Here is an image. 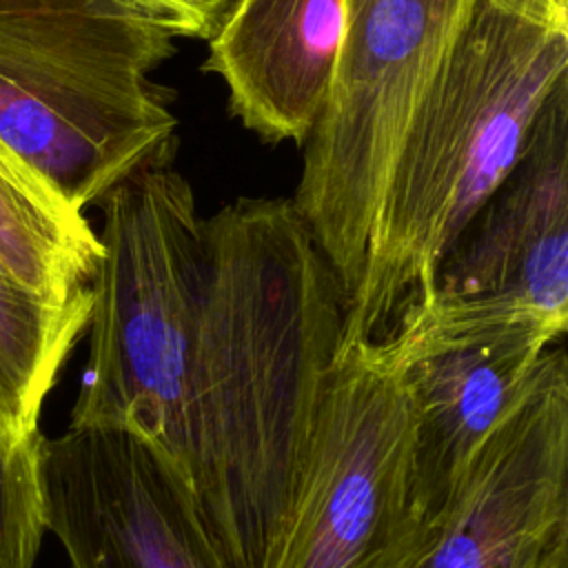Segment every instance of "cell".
I'll return each mask as SVG.
<instances>
[{
  "label": "cell",
  "mask_w": 568,
  "mask_h": 568,
  "mask_svg": "<svg viewBox=\"0 0 568 568\" xmlns=\"http://www.w3.org/2000/svg\"><path fill=\"white\" fill-rule=\"evenodd\" d=\"M342 322L293 200L240 197L206 217L189 490L224 568H280Z\"/></svg>",
  "instance_id": "6da1fadb"
},
{
  "label": "cell",
  "mask_w": 568,
  "mask_h": 568,
  "mask_svg": "<svg viewBox=\"0 0 568 568\" xmlns=\"http://www.w3.org/2000/svg\"><path fill=\"white\" fill-rule=\"evenodd\" d=\"M568 78V0H473L395 149L339 353L390 335Z\"/></svg>",
  "instance_id": "7a4b0ae2"
},
{
  "label": "cell",
  "mask_w": 568,
  "mask_h": 568,
  "mask_svg": "<svg viewBox=\"0 0 568 568\" xmlns=\"http://www.w3.org/2000/svg\"><path fill=\"white\" fill-rule=\"evenodd\" d=\"M175 38L146 0H0V140L82 213L169 166L178 118L151 73Z\"/></svg>",
  "instance_id": "3957f363"
},
{
  "label": "cell",
  "mask_w": 568,
  "mask_h": 568,
  "mask_svg": "<svg viewBox=\"0 0 568 568\" xmlns=\"http://www.w3.org/2000/svg\"><path fill=\"white\" fill-rule=\"evenodd\" d=\"M100 206L89 359L69 426L142 437L189 488V393L206 284V220L191 184L169 166L133 173Z\"/></svg>",
  "instance_id": "277c9868"
},
{
  "label": "cell",
  "mask_w": 568,
  "mask_h": 568,
  "mask_svg": "<svg viewBox=\"0 0 568 568\" xmlns=\"http://www.w3.org/2000/svg\"><path fill=\"white\" fill-rule=\"evenodd\" d=\"M473 0H344L326 106L304 144L293 206L331 264L344 306L404 126Z\"/></svg>",
  "instance_id": "5b68a950"
},
{
  "label": "cell",
  "mask_w": 568,
  "mask_h": 568,
  "mask_svg": "<svg viewBox=\"0 0 568 568\" xmlns=\"http://www.w3.org/2000/svg\"><path fill=\"white\" fill-rule=\"evenodd\" d=\"M415 410L388 342L335 357L280 568H413L428 539L413 501Z\"/></svg>",
  "instance_id": "8992f818"
},
{
  "label": "cell",
  "mask_w": 568,
  "mask_h": 568,
  "mask_svg": "<svg viewBox=\"0 0 568 568\" xmlns=\"http://www.w3.org/2000/svg\"><path fill=\"white\" fill-rule=\"evenodd\" d=\"M559 337L524 317L408 308L382 342L402 359L415 410L413 501L437 526Z\"/></svg>",
  "instance_id": "52a82bcc"
},
{
  "label": "cell",
  "mask_w": 568,
  "mask_h": 568,
  "mask_svg": "<svg viewBox=\"0 0 568 568\" xmlns=\"http://www.w3.org/2000/svg\"><path fill=\"white\" fill-rule=\"evenodd\" d=\"M413 306L524 317L557 337L566 333L568 78L552 89L513 169L446 248L426 297Z\"/></svg>",
  "instance_id": "ba28073f"
},
{
  "label": "cell",
  "mask_w": 568,
  "mask_h": 568,
  "mask_svg": "<svg viewBox=\"0 0 568 568\" xmlns=\"http://www.w3.org/2000/svg\"><path fill=\"white\" fill-rule=\"evenodd\" d=\"M44 530L71 568H224L169 459L120 428L69 426L42 437Z\"/></svg>",
  "instance_id": "9c48e42d"
},
{
  "label": "cell",
  "mask_w": 568,
  "mask_h": 568,
  "mask_svg": "<svg viewBox=\"0 0 568 568\" xmlns=\"http://www.w3.org/2000/svg\"><path fill=\"white\" fill-rule=\"evenodd\" d=\"M413 568H548L568 552V362L548 348Z\"/></svg>",
  "instance_id": "30bf717a"
},
{
  "label": "cell",
  "mask_w": 568,
  "mask_h": 568,
  "mask_svg": "<svg viewBox=\"0 0 568 568\" xmlns=\"http://www.w3.org/2000/svg\"><path fill=\"white\" fill-rule=\"evenodd\" d=\"M342 40L344 0H235L202 69L224 80L229 106L251 133L304 146L326 106Z\"/></svg>",
  "instance_id": "8fae6325"
},
{
  "label": "cell",
  "mask_w": 568,
  "mask_h": 568,
  "mask_svg": "<svg viewBox=\"0 0 568 568\" xmlns=\"http://www.w3.org/2000/svg\"><path fill=\"white\" fill-rule=\"evenodd\" d=\"M100 251L84 213L0 140V257L9 268L42 295L82 300Z\"/></svg>",
  "instance_id": "7c38bea8"
},
{
  "label": "cell",
  "mask_w": 568,
  "mask_h": 568,
  "mask_svg": "<svg viewBox=\"0 0 568 568\" xmlns=\"http://www.w3.org/2000/svg\"><path fill=\"white\" fill-rule=\"evenodd\" d=\"M91 295L55 300L24 284L0 257V428L40 439L38 422L73 346L87 333Z\"/></svg>",
  "instance_id": "4fadbf2b"
},
{
  "label": "cell",
  "mask_w": 568,
  "mask_h": 568,
  "mask_svg": "<svg viewBox=\"0 0 568 568\" xmlns=\"http://www.w3.org/2000/svg\"><path fill=\"white\" fill-rule=\"evenodd\" d=\"M40 439L18 442L0 428V568H33L40 550Z\"/></svg>",
  "instance_id": "5bb4252c"
},
{
  "label": "cell",
  "mask_w": 568,
  "mask_h": 568,
  "mask_svg": "<svg viewBox=\"0 0 568 568\" xmlns=\"http://www.w3.org/2000/svg\"><path fill=\"white\" fill-rule=\"evenodd\" d=\"M162 9L180 29V38L211 40L224 24L235 0H146Z\"/></svg>",
  "instance_id": "9a60e30c"
},
{
  "label": "cell",
  "mask_w": 568,
  "mask_h": 568,
  "mask_svg": "<svg viewBox=\"0 0 568 568\" xmlns=\"http://www.w3.org/2000/svg\"><path fill=\"white\" fill-rule=\"evenodd\" d=\"M548 568H568V552H566V555H559Z\"/></svg>",
  "instance_id": "2e32d148"
}]
</instances>
